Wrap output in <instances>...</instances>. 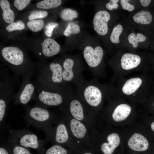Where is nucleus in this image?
Returning <instances> with one entry per match:
<instances>
[{
  "label": "nucleus",
  "mask_w": 154,
  "mask_h": 154,
  "mask_svg": "<svg viewBox=\"0 0 154 154\" xmlns=\"http://www.w3.org/2000/svg\"><path fill=\"white\" fill-rule=\"evenodd\" d=\"M150 69L118 81L112 95L134 103L145 102L154 92V76Z\"/></svg>",
  "instance_id": "nucleus-1"
},
{
  "label": "nucleus",
  "mask_w": 154,
  "mask_h": 154,
  "mask_svg": "<svg viewBox=\"0 0 154 154\" xmlns=\"http://www.w3.org/2000/svg\"><path fill=\"white\" fill-rule=\"evenodd\" d=\"M115 84L112 81L101 84L98 79L94 78L89 81L84 79L76 85V94L90 110L97 122L104 102L114 92Z\"/></svg>",
  "instance_id": "nucleus-2"
},
{
  "label": "nucleus",
  "mask_w": 154,
  "mask_h": 154,
  "mask_svg": "<svg viewBox=\"0 0 154 154\" xmlns=\"http://www.w3.org/2000/svg\"><path fill=\"white\" fill-rule=\"evenodd\" d=\"M34 84L37 92L34 105L46 108H64L72 92L68 85L54 86L36 79Z\"/></svg>",
  "instance_id": "nucleus-3"
},
{
  "label": "nucleus",
  "mask_w": 154,
  "mask_h": 154,
  "mask_svg": "<svg viewBox=\"0 0 154 154\" xmlns=\"http://www.w3.org/2000/svg\"><path fill=\"white\" fill-rule=\"evenodd\" d=\"M120 56L117 62L111 64L113 73L111 81L115 83L131 73L150 69L139 54L126 53Z\"/></svg>",
  "instance_id": "nucleus-4"
},
{
  "label": "nucleus",
  "mask_w": 154,
  "mask_h": 154,
  "mask_svg": "<svg viewBox=\"0 0 154 154\" xmlns=\"http://www.w3.org/2000/svg\"><path fill=\"white\" fill-rule=\"evenodd\" d=\"M0 131L5 128V121L9 104L13 100L15 86L19 78L11 77L7 68L0 69Z\"/></svg>",
  "instance_id": "nucleus-5"
},
{
  "label": "nucleus",
  "mask_w": 154,
  "mask_h": 154,
  "mask_svg": "<svg viewBox=\"0 0 154 154\" xmlns=\"http://www.w3.org/2000/svg\"><path fill=\"white\" fill-rule=\"evenodd\" d=\"M47 143L57 145L72 150L74 154L78 153L81 149L72 138L65 120L61 115L60 117L52 127L44 131Z\"/></svg>",
  "instance_id": "nucleus-6"
},
{
  "label": "nucleus",
  "mask_w": 154,
  "mask_h": 154,
  "mask_svg": "<svg viewBox=\"0 0 154 154\" xmlns=\"http://www.w3.org/2000/svg\"><path fill=\"white\" fill-rule=\"evenodd\" d=\"M23 107L25 114L23 116L25 120L26 125L29 127L31 125L38 130L44 131L52 127L60 117L48 108L35 105Z\"/></svg>",
  "instance_id": "nucleus-7"
},
{
  "label": "nucleus",
  "mask_w": 154,
  "mask_h": 154,
  "mask_svg": "<svg viewBox=\"0 0 154 154\" xmlns=\"http://www.w3.org/2000/svg\"><path fill=\"white\" fill-rule=\"evenodd\" d=\"M65 111L72 117L86 125L90 131L97 125L95 117L83 102L76 94L72 92L65 107L59 110Z\"/></svg>",
  "instance_id": "nucleus-8"
},
{
  "label": "nucleus",
  "mask_w": 154,
  "mask_h": 154,
  "mask_svg": "<svg viewBox=\"0 0 154 154\" xmlns=\"http://www.w3.org/2000/svg\"><path fill=\"white\" fill-rule=\"evenodd\" d=\"M1 55L3 59L13 71L14 76H20L29 72L34 73L35 67L25 61L23 52L16 46H8L3 48Z\"/></svg>",
  "instance_id": "nucleus-9"
},
{
  "label": "nucleus",
  "mask_w": 154,
  "mask_h": 154,
  "mask_svg": "<svg viewBox=\"0 0 154 154\" xmlns=\"http://www.w3.org/2000/svg\"><path fill=\"white\" fill-rule=\"evenodd\" d=\"M9 136L7 141L17 144L21 146L36 150L40 154L46 149L45 145L47 143L45 139L40 140L38 136L30 130L24 129L17 130L7 126Z\"/></svg>",
  "instance_id": "nucleus-10"
},
{
  "label": "nucleus",
  "mask_w": 154,
  "mask_h": 154,
  "mask_svg": "<svg viewBox=\"0 0 154 154\" xmlns=\"http://www.w3.org/2000/svg\"><path fill=\"white\" fill-rule=\"evenodd\" d=\"M59 110L75 142L81 149L84 147L87 148L90 140V129L83 123L72 117L64 110Z\"/></svg>",
  "instance_id": "nucleus-11"
},
{
  "label": "nucleus",
  "mask_w": 154,
  "mask_h": 154,
  "mask_svg": "<svg viewBox=\"0 0 154 154\" xmlns=\"http://www.w3.org/2000/svg\"><path fill=\"white\" fill-rule=\"evenodd\" d=\"M35 68L37 75L36 79L53 86H65L62 76V64L52 62L48 64H37Z\"/></svg>",
  "instance_id": "nucleus-12"
},
{
  "label": "nucleus",
  "mask_w": 154,
  "mask_h": 154,
  "mask_svg": "<svg viewBox=\"0 0 154 154\" xmlns=\"http://www.w3.org/2000/svg\"><path fill=\"white\" fill-rule=\"evenodd\" d=\"M83 55L94 78L98 79L106 76L105 67L102 64L104 52L101 46H98L94 48L91 46H87L84 49Z\"/></svg>",
  "instance_id": "nucleus-13"
},
{
  "label": "nucleus",
  "mask_w": 154,
  "mask_h": 154,
  "mask_svg": "<svg viewBox=\"0 0 154 154\" xmlns=\"http://www.w3.org/2000/svg\"><path fill=\"white\" fill-rule=\"evenodd\" d=\"M34 73H25L22 76V81L21 87L18 91L15 94L13 105H28L29 103L35 100L37 94L34 83L31 81Z\"/></svg>",
  "instance_id": "nucleus-14"
},
{
  "label": "nucleus",
  "mask_w": 154,
  "mask_h": 154,
  "mask_svg": "<svg viewBox=\"0 0 154 154\" xmlns=\"http://www.w3.org/2000/svg\"><path fill=\"white\" fill-rule=\"evenodd\" d=\"M120 139L119 135L114 132L109 133L106 140H100L90 137L88 147L96 154H113L119 145Z\"/></svg>",
  "instance_id": "nucleus-15"
},
{
  "label": "nucleus",
  "mask_w": 154,
  "mask_h": 154,
  "mask_svg": "<svg viewBox=\"0 0 154 154\" xmlns=\"http://www.w3.org/2000/svg\"><path fill=\"white\" fill-rule=\"evenodd\" d=\"M62 76L64 86L69 83L76 85L84 79L82 75L84 70L81 67L76 66L72 58H66L62 63Z\"/></svg>",
  "instance_id": "nucleus-16"
},
{
  "label": "nucleus",
  "mask_w": 154,
  "mask_h": 154,
  "mask_svg": "<svg viewBox=\"0 0 154 154\" xmlns=\"http://www.w3.org/2000/svg\"><path fill=\"white\" fill-rule=\"evenodd\" d=\"M110 19V14L106 11H100L96 13L93 20L94 29L99 35H104L107 33L108 23Z\"/></svg>",
  "instance_id": "nucleus-17"
},
{
  "label": "nucleus",
  "mask_w": 154,
  "mask_h": 154,
  "mask_svg": "<svg viewBox=\"0 0 154 154\" xmlns=\"http://www.w3.org/2000/svg\"><path fill=\"white\" fill-rule=\"evenodd\" d=\"M128 144L131 149L137 151H143L148 148L149 141L145 136L139 133H135L129 139Z\"/></svg>",
  "instance_id": "nucleus-18"
},
{
  "label": "nucleus",
  "mask_w": 154,
  "mask_h": 154,
  "mask_svg": "<svg viewBox=\"0 0 154 154\" xmlns=\"http://www.w3.org/2000/svg\"><path fill=\"white\" fill-rule=\"evenodd\" d=\"M60 50V45L55 40L46 38L43 41L40 55L47 57H52L58 54Z\"/></svg>",
  "instance_id": "nucleus-19"
},
{
  "label": "nucleus",
  "mask_w": 154,
  "mask_h": 154,
  "mask_svg": "<svg viewBox=\"0 0 154 154\" xmlns=\"http://www.w3.org/2000/svg\"><path fill=\"white\" fill-rule=\"evenodd\" d=\"M0 7L3 11L2 16L4 21L9 24L13 23L15 18L13 11L11 9L10 3L7 0L0 1Z\"/></svg>",
  "instance_id": "nucleus-20"
},
{
  "label": "nucleus",
  "mask_w": 154,
  "mask_h": 154,
  "mask_svg": "<svg viewBox=\"0 0 154 154\" xmlns=\"http://www.w3.org/2000/svg\"><path fill=\"white\" fill-rule=\"evenodd\" d=\"M133 19L137 23L148 25L152 21L153 17L151 13L149 11L142 10L135 14L133 17Z\"/></svg>",
  "instance_id": "nucleus-21"
},
{
  "label": "nucleus",
  "mask_w": 154,
  "mask_h": 154,
  "mask_svg": "<svg viewBox=\"0 0 154 154\" xmlns=\"http://www.w3.org/2000/svg\"><path fill=\"white\" fill-rule=\"evenodd\" d=\"M10 154H34L30 149L7 141L5 144Z\"/></svg>",
  "instance_id": "nucleus-22"
},
{
  "label": "nucleus",
  "mask_w": 154,
  "mask_h": 154,
  "mask_svg": "<svg viewBox=\"0 0 154 154\" xmlns=\"http://www.w3.org/2000/svg\"><path fill=\"white\" fill-rule=\"evenodd\" d=\"M40 154H74L71 149L62 146L55 145L47 149H45Z\"/></svg>",
  "instance_id": "nucleus-23"
},
{
  "label": "nucleus",
  "mask_w": 154,
  "mask_h": 154,
  "mask_svg": "<svg viewBox=\"0 0 154 154\" xmlns=\"http://www.w3.org/2000/svg\"><path fill=\"white\" fill-rule=\"evenodd\" d=\"M62 3L60 0H44L37 4V7L40 9H49L57 7Z\"/></svg>",
  "instance_id": "nucleus-24"
},
{
  "label": "nucleus",
  "mask_w": 154,
  "mask_h": 154,
  "mask_svg": "<svg viewBox=\"0 0 154 154\" xmlns=\"http://www.w3.org/2000/svg\"><path fill=\"white\" fill-rule=\"evenodd\" d=\"M60 17L63 20L71 21L78 17V13L75 10L67 8L63 9L60 13Z\"/></svg>",
  "instance_id": "nucleus-25"
},
{
  "label": "nucleus",
  "mask_w": 154,
  "mask_h": 154,
  "mask_svg": "<svg viewBox=\"0 0 154 154\" xmlns=\"http://www.w3.org/2000/svg\"><path fill=\"white\" fill-rule=\"evenodd\" d=\"M44 22L42 19L34 20L27 22V27L33 32L40 31L44 26Z\"/></svg>",
  "instance_id": "nucleus-26"
},
{
  "label": "nucleus",
  "mask_w": 154,
  "mask_h": 154,
  "mask_svg": "<svg viewBox=\"0 0 154 154\" xmlns=\"http://www.w3.org/2000/svg\"><path fill=\"white\" fill-rule=\"evenodd\" d=\"M146 39L145 36L140 33H137L136 36L134 33H132L128 37L129 42L133 44L132 47L134 48L137 47L138 42H144Z\"/></svg>",
  "instance_id": "nucleus-27"
},
{
  "label": "nucleus",
  "mask_w": 154,
  "mask_h": 154,
  "mask_svg": "<svg viewBox=\"0 0 154 154\" xmlns=\"http://www.w3.org/2000/svg\"><path fill=\"white\" fill-rule=\"evenodd\" d=\"M123 30V27L120 24L117 25L114 27L110 38L112 42L115 44H118L119 43V37L122 33Z\"/></svg>",
  "instance_id": "nucleus-28"
},
{
  "label": "nucleus",
  "mask_w": 154,
  "mask_h": 154,
  "mask_svg": "<svg viewBox=\"0 0 154 154\" xmlns=\"http://www.w3.org/2000/svg\"><path fill=\"white\" fill-rule=\"evenodd\" d=\"M80 26L77 24L73 23H70L66 29L63 33V35L68 37L72 34H75L80 32Z\"/></svg>",
  "instance_id": "nucleus-29"
},
{
  "label": "nucleus",
  "mask_w": 154,
  "mask_h": 154,
  "mask_svg": "<svg viewBox=\"0 0 154 154\" xmlns=\"http://www.w3.org/2000/svg\"><path fill=\"white\" fill-rule=\"evenodd\" d=\"M25 28L24 23L19 20L9 24L6 27V29L7 31L10 32L15 30H21Z\"/></svg>",
  "instance_id": "nucleus-30"
},
{
  "label": "nucleus",
  "mask_w": 154,
  "mask_h": 154,
  "mask_svg": "<svg viewBox=\"0 0 154 154\" xmlns=\"http://www.w3.org/2000/svg\"><path fill=\"white\" fill-rule=\"evenodd\" d=\"M48 15L47 11L44 10L34 11L32 12L28 17L29 21H31L39 18L46 17Z\"/></svg>",
  "instance_id": "nucleus-31"
},
{
  "label": "nucleus",
  "mask_w": 154,
  "mask_h": 154,
  "mask_svg": "<svg viewBox=\"0 0 154 154\" xmlns=\"http://www.w3.org/2000/svg\"><path fill=\"white\" fill-rule=\"evenodd\" d=\"M31 0H15L14 2L15 7L19 10H22L30 3Z\"/></svg>",
  "instance_id": "nucleus-32"
},
{
  "label": "nucleus",
  "mask_w": 154,
  "mask_h": 154,
  "mask_svg": "<svg viewBox=\"0 0 154 154\" xmlns=\"http://www.w3.org/2000/svg\"><path fill=\"white\" fill-rule=\"evenodd\" d=\"M145 102L147 110L154 114V92L149 97Z\"/></svg>",
  "instance_id": "nucleus-33"
},
{
  "label": "nucleus",
  "mask_w": 154,
  "mask_h": 154,
  "mask_svg": "<svg viewBox=\"0 0 154 154\" xmlns=\"http://www.w3.org/2000/svg\"><path fill=\"white\" fill-rule=\"evenodd\" d=\"M58 25L56 23L51 22L48 24L45 27V34L48 37H50L54 29Z\"/></svg>",
  "instance_id": "nucleus-34"
},
{
  "label": "nucleus",
  "mask_w": 154,
  "mask_h": 154,
  "mask_svg": "<svg viewBox=\"0 0 154 154\" xmlns=\"http://www.w3.org/2000/svg\"><path fill=\"white\" fill-rule=\"evenodd\" d=\"M128 1L129 0H121L120 2L123 9L127 10L129 11H131L134 9L135 7L133 5L129 3Z\"/></svg>",
  "instance_id": "nucleus-35"
},
{
  "label": "nucleus",
  "mask_w": 154,
  "mask_h": 154,
  "mask_svg": "<svg viewBox=\"0 0 154 154\" xmlns=\"http://www.w3.org/2000/svg\"><path fill=\"white\" fill-rule=\"evenodd\" d=\"M0 154H10L5 144H3L1 143Z\"/></svg>",
  "instance_id": "nucleus-36"
},
{
  "label": "nucleus",
  "mask_w": 154,
  "mask_h": 154,
  "mask_svg": "<svg viewBox=\"0 0 154 154\" xmlns=\"http://www.w3.org/2000/svg\"><path fill=\"white\" fill-rule=\"evenodd\" d=\"M76 154H96L92 151L87 147L83 148Z\"/></svg>",
  "instance_id": "nucleus-37"
},
{
  "label": "nucleus",
  "mask_w": 154,
  "mask_h": 154,
  "mask_svg": "<svg viewBox=\"0 0 154 154\" xmlns=\"http://www.w3.org/2000/svg\"><path fill=\"white\" fill-rule=\"evenodd\" d=\"M139 1L142 6L144 7L149 6L151 1L150 0H140Z\"/></svg>",
  "instance_id": "nucleus-38"
},
{
  "label": "nucleus",
  "mask_w": 154,
  "mask_h": 154,
  "mask_svg": "<svg viewBox=\"0 0 154 154\" xmlns=\"http://www.w3.org/2000/svg\"><path fill=\"white\" fill-rule=\"evenodd\" d=\"M106 7L107 9L110 10H112L113 9L112 5V2L110 0L109 2L106 4Z\"/></svg>",
  "instance_id": "nucleus-39"
},
{
  "label": "nucleus",
  "mask_w": 154,
  "mask_h": 154,
  "mask_svg": "<svg viewBox=\"0 0 154 154\" xmlns=\"http://www.w3.org/2000/svg\"><path fill=\"white\" fill-rule=\"evenodd\" d=\"M150 127L152 131L154 133V120L150 123Z\"/></svg>",
  "instance_id": "nucleus-40"
},
{
  "label": "nucleus",
  "mask_w": 154,
  "mask_h": 154,
  "mask_svg": "<svg viewBox=\"0 0 154 154\" xmlns=\"http://www.w3.org/2000/svg\"><path fill=\"white\" fill-rule=\"evenodd\" d=\"M112 3V5L113 8L114 9H116L118 7V5L116 3L112 1V0H110Z\"/></svg>",
  "instance_id": "nucleus-41"
},
{
  "label": "nucleus",
  "mask_w": 154,
  "mask_h": 154,
  "mask_svg": "<svg viewBox=\"0 0 154 154\" xmlns=\"http://www.w3.org/2000/svg\"><path fill=\"white\" fill-rule=\"evenodd\" d=\"M112 1L113 2L117 3V2H118L119 1L118 0H112Z\"/></svg>",
  "instance_id": "nucleus-42"
},
{
  "label": "nucleus",
  "mask_w": 154,
  "mask_h": 154,
  "mask_svg": "<svg viewBox=\"0 0 154 154\" xmlns=\"http://www.w3.org/2000/svg\"><path fill=\"white\" fill-rule=\"evenodd\" d=\"M152 70L153 71V73L154 76V64L153 67V69Z\"/></svg>",
  "instance_id": "nucleus-43"
}]
</instances>
